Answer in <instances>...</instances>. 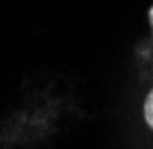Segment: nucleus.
<instances>
[{"mask_svg": "<svg viewBox=\"0 0 153 149\" xmlns=\"http://www.w3.org/2000/svg\"><path fill=\"white\" fill-rule=\"evenodd\" d=\"M151 21H153V8H151Z\"/></svg>", "mask_w": 153, "mask_h": 149, "instance_id": "f03ea898", "label": "nucleus"}, {"mask_svg": "<svg viewBox=\"0 0 153 149\" xmlns=\"http://www.w3.org/2000/svg\"><path fill=\"white\" fill-rule=\"evenodd\" d=\"M143 114H145V122L149 124V128L153 130V89L149 91V95L145 98V104H143Z\"/></svg>", "mask_w": 153, "mask_h": 149, "instance_id": "f257e3e1", "label": "nucleus"}]
</instances>
